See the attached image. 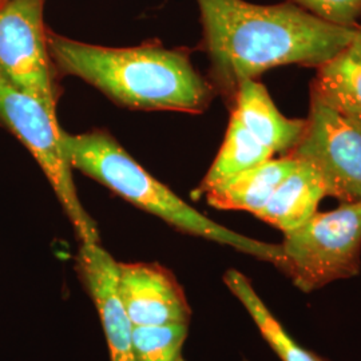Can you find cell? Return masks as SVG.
Here are the masks:
<instances>
[{
	"label": "cell",
	"instance_id": "obj_9",
	"mask_svg": "<svg viewBox=\"0 0 361 361\" xmlns=\"http://www.w3.org/2000/svg\"><path fill=\"white\" fill-rule=\"evenodd\" d=\"M77 271L99 313L110 361H134L131 347L134 325L119 293L118 262L101 243H80Z\"/></svg>",
	"mask_w": 361,
	"mask_h": 361
},
{
	"label": "cell",
	"instance_id": "obj_14",
	"mask_svg": "<svg viewBox=\"0 0 361 361\" xmlns=\"http://www.w3.org/2000/svg\"><path fill=\"white\" fill-rule=\"evenodd\" d=\"M273 155L274 153L271 149L259 142L246 129L238 116L232 113L226 135L219 154L207 170V176L204 177L200 186L195 189L194 197L204 195L207 190L217 186L221 182L269 161Z\"/></svg>",
	"mask_w": 361,
	"mask_h": 361
},
{
	"label": "cell",
	"instance_id": "obj_16",
	"mask_svg": "<svg viewBox=\"0 0 361 361\" xmlns=\"http://www.w3.org/2000/svg\"><path fill=\"white\" fill-rule=\"evenodd\" d=\"M189 324L134 325L131 347L134 361H174L188 337Z\"/></svg>",
	"mask_w": 361,
	"mask_h": 361
},
{
	"label": "cell",
	"instance_id": "obj_19",
	"mask_svg": "<svg viewBox=\"0 0 361 361\" xmlns=\"http://www.w3.org/2000/svg\"><path fill=\"white\" fill-rule=\"evenodd\" d=\"M174 361H185V360H183V359H182V356H180H180H178V357H177V359H176V360H174Z\"/></svg>",
	"mask_w": 361,
	"mask_h": 361
},
{
	"label": "cell",
	"instance_id": "obj_10",
	"mask_svg": "<svg viewBox=\"0 0 361 361\" xmlns=\"http://www.w3.org/2000/svg\"><path fill=\"white\" fill-rule=\"evenodd\" d=\"M232 113L274 154H289L300 142L307 126V119L283 116L271 101L268 89L257 79H246L240 85Z\"/></svg>",
	"mask_w": 361,
	"mask_h": 361
},
{
	"label": "cell",
	"instance_id": "obj_20",
	"mask_svg": "<svg viewBox=\"0 0 361 361\" xmlns=\"http://www.w3.org/2000/svg\"><path fill=\"white\" fill-rule=\"evenodd\" d=\"M0 1H6V0H0Z\"/></svg>",
	"mask_w": 361,
	"mask_h": 361
},
{
	"label": "cell",
	"instance_id": "obj_15",
	"mask_svg": "<svg viewBox=\"0 0 361 361\" xmlns=\"http://www.w3.org/2000/svg\"><path fill=\"white\" fill-rule=\"evenodd\" d=\"M226 286L245 307L262 337L271 345L281 361H324L308 349L302 348L296 340L286 332L281 323L271 314L262 302L250 281L243 273L235 269L226 271L224 276Z\"/></svg>",
	"mask_w": 361,
	"mask_h": 361
},
{
	"label": "cell",
	"instance_id": "obj_13",
	"mask_svg": "<svg viewBox=\"0 0 361 361\" xmlns=\"http://www.w3.org/2000/svg\"><path fill=\"white\" fill-rule=\"evenodd\" d=\"M310 90L324 104L361 128V54L350 43L316 68Z\"/></svg>",
	"mask_w": 361,
	"mask_h": 361
},
{
	"label": "cell",
	"instance_id": "obj_5",
	"mask_svg": "<svg viewBox=\"0 0 361 361\" xmlns=\"http://www.w3.org/2000/svg\"><path fill=\"white\" fill-rule=\"evenodd\" d=\"M0 123L35 158L50 182L80 243H101L95 222L82 207L73 180V166L61 145L58 118L38 99L15 89L0 77Z\"/></svg>",
	"mask_w": 361,
	"mask_h": 361
},
{
	"label": "cell",
	"instance_id": "obj_6",
	"mask_svg": "<svg viewBox=\"0 0 361 361\" xmlns=\"http://www.w3.org/2000/svg\"><path fill=\"white\" fill-rule=\"evenodd\" d=\"M43 7L44 0L0 1V77L56 116L59 89Z\"/></svg>",
	"mask_w": 361,
	"mask_h": 361
},
{
	"label": "cell",
	"instance_id": "obj_4",
	"mask_svg": "<svg viewBox=\"0 0 361 361\" xmlns=\"http://www.w3.org/2000/svg\"><path fill=\"white\" fill-rule=\"evenodd\" d=\"M284 273L302 292H313L359 274L361 202H341L317 212L305 224L284 233Z\"/></svg>",
	"mask_w": 361,
	"mask_h": 361
},
{
	"label": "cell",
	"instance_id": "obj_11",
	"mask_svg": "<svg viewBox=\"0 0 361 361\" xmlns=\"http://www.w3.org/2000/svg\"><path fill=\"white\" fill-rule=\"evenodd\" d=\"M297 165L298 159L290 155L271 158L256 168L221 182L204 195L210 207L221 210H243L256 216Z\"/></svg>",
	"mask_w": 361,
	"mask_h": 361
},
{
	"label": "cell",
	"instance_id": "obj_12",
	"mask_svg": "<svg viewBox=\"0 0 361 361\" xmlns=\"http://www.w3.org/2000/svg\"><path fill=\"white\" fill-rule=\"evenodd\" d=\"M325 195L322 174L310 164L298 159L295 170L279 185L256 217L281 232H290L319 212Z\"/></svg>",
	"mask_w": 361,
	"mask_h": 361
},
{
	"label": "cell",
	"instance_id": "obj_1",
	"mask_svg": "<svg viewBox=\"0 0 361 361\" xmlns=\"http://www.w3.org/2000/svg\"><path fill=\"white\" fill-rule=\"evenodd\" d=\"M209 56V82L231 106L240 85L273 67L323 65L352 43L356 28L335 26L288 0H195Z\"/></svg>",
	"mask_w": 361,
	"mask_h": 361
},
{
	"label": "cell",
	"instance_id": "obj_17",
	"mask_svg": "<svg viewBox=\"0 0 361 361\" xmlns=\"http://www.w3.org/2000/svg\"><path fill=\"white\" fill-rule=\"evenodd\" d=\"M298 7L335 26L357 28L361 25V0H290Z\"/></svg>",
	"mask_w": 361,
	"mask_h": 361
},
{
	"label": "cell",
	"instance_id": "obj_2",
	"mask_svg": "<svg viewBox=\"0 0 361 361\" xmlns=\"http://www.w3.org/2000/svg\"><path fill=\"white\" fill-rule=\"evenodd\" d=\"M47 47L56 73L80 78L130 109L201 114L216 95L209 79L194 68L188 50L166 49L157 40L116 49L47 30Z\"/></svg>",
	"mask_w": 361,
	"mask_h": 361
},
{
	"label": "cell",
	"instance_id": "obj_18",
	"mask_svg": "<svg viewBox=\"0 0 361 361\" xmlns=\"http://www.w3.org/2000/svg\"><path fill=\"white\" fill-rule=\"evenodd\" d=\"M352 44L361 54V25L356 28V34H355V38L352 40Z\"/></svg>",
	"mask_w": 361,
	"mask_h": 361
},
{
	"label": "cell",
	"instance_id": "obj_3",
	"mask_svg": "<svg viewBox=\"0 0 361 361\" xmlns=\"http://www.w3.org/2000/svg\"><path fill=\"white\" fill-rule=\"evenodd\" d=\"M61 145L73 169L98 180L133 205L164 219L180 232L231 246L285 271L281 244L261 243L207 219L155 180L107 131L68 134L62 129Z\"/></svg>",
	"mask_w": 361,
	"mask_h": 361
},
{
	"label": "cell",
	"instance_id": "obj_7",
	"mask_svg": "<svg viewBox=\"0 0 361 361\" xmlns=\"http://www.w3.org/2000/svg\"><path fill=\"white\" fill-rule=\"evenodd\" d=\"M290 157L323 177L326 195L361 202V128L340 116L310 90L307 126Z\"/></svg>",
	"mask_w": 361,
	"mask_h": 361
},
{
	"label": "cell",
	"instance_id": "obj_8",
	"mask_svg": "<svg viewBox=\"0 0 361 361\" xmlns=\"http://www.w3.org/2000/svg\"><path fill=\"white\" fill-rule=\"evenodd\" d=\"M118 277L133 325L189 324L186 295L168 268L155 262H118Z\"/></svg>",
	"mask_w": 361,
	"mask_h": 361
}]
</instances>
